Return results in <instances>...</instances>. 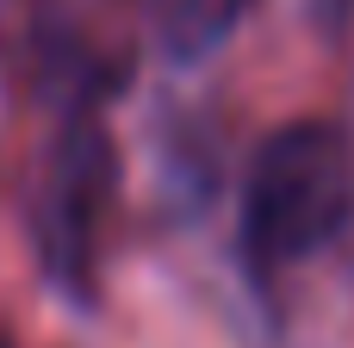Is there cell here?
Returning a JSON list of instances; mask_svg holds the SVG:
<instances>
[{
	"mask_svg": "<svg viewBox=\"0 0 354 348\" xmlns=\"http://www.w3.org/2000/svg\"><path fill=\"white\" fill-rule=\"evenodd\" d=\"M354 212V149L324 118H292L261 137L243 181V243L261 268H305Z\"/></svg>",
	"mask_w": 354,
	"mask_h": 348,
	"instance_id": "obj_1",
	"label": "cell"
},
{
	"mask_svg": "<svg viewBox=\"0 0 354 348\" xmlns=\"http://www.w3.org/2000/svg\"><path fill=\"white\" fill-rule=\"evenodd\" d=\"M156 12H162V37L174 56H205L212 44L230 37L249 0H156Z\"/></svg>",
	"mask_w": 354,
	"mask_h": 348,
	"instance_id": "obj_2",
	"label": "cell"
}]
</instances>
